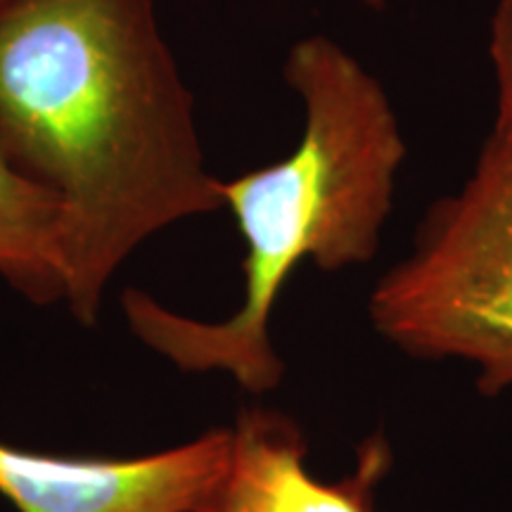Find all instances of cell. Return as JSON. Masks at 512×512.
<instances>
[{
    "instance_id": "5",
    "label": "cell",
    "mask_w": 512,
    "mask_h": 512,
    "mask_svg": "<svg viewBox=\"0 0 512 512\" xmlns=\"http://www.w3.org/2000/svg\"><path fill=\"white\" fill-rule=\"evenodd\" d=\"M392 467L387 439L373 437L354 472L318 482L306 467L299 425L268 408L242 411L233 427L228 475L209 512H375V491Z\"/></svg>"
},
{
    "instance_id": "6",
    "label": "cell",
    "mask_w": 512,
    "mask_h": 512,
    "mask_svg": "<svg viewBox=\"0 0 512 512\" xmlns=\"http://www.w3.org/2000/svg\"><path fill=\"white\" fill-rule=\"evenodd\" d=\"M0 278L31 304L62 302V204L24 176L0 145Z\"/></svg>"
},
{
    "instance_id": "9",
    "label": "cell",
    "mask_w": 512,
    "mask_h": 512,
    "mask_svg": "<svg viewBox=\"0 0 512 512\" xmlns=\"http://www.w3.org/2000/svg\"><path fill=\"white\" fill-rule=\"evenodd\" d=\"M0 3H3V0H0Z\"/></svg>"
},
{
    "instance_id": "2",
    "label": "cell",
    "mask_w": 512,
    "mask_h": 512,
    "mask_svg": "<svg viewBox=\"0 0 512 512\" xmlns=\"http://www.w3.org/2000/svg\"><path fill=\"white\" fill-rule=\"evenodd\" d=\"M283 76L304 105L297 147L280 162L221 181L223 207L247 247L240 309L202 323L140 290L121 297L147 347L192 373L223 370L252 394L283 380L268 325L292 271L304 259L323 271L373 261L408 152L382 83L330 36L294 43Z\"/></svg>"
},
{
    "instance_id": "1",
    "label": "cell",
    "mask_w": 512,
    "mask_h": 512,
    "mask_svg": "<svg viewBox=\"0 0 512 512\" xmlns=\"http://www.w3.org/2000/svg\"><path fill=\"white\" fill-rule=\"evenodd\" d=\"M0 145L62 204L64 302L83 325L136 247L223 209L155 0H3Z\"/></svg>"
},
{
    "instance_id": "3",
    "label": "cell",
    "mask_w": 512,
    "mask_h": 512,
    "mask_svg": "<svg viewBox=\"0 0 512 512\" xmlns=\"http://www.w3.org/2000/svg\"><path fill=\"white\" fill-rule=\"evenodd\" d=\"M368 313L403 354L472 363L486 396L512 387V164L494 147L484 143L463 188L432 204Z\"/></svg>"
},
{
    "instance_id": "4",
    "label": "cell",
    "mask_w": 512,
    "mask_h": 512,
    "mask_svg": "<svg viewBox=\"0 0 512 512\" xmlns=\"http://www.w3.org/2000/svg\"><path fill=\"white\" fill-rule=\"evenodd\" d=\"M233 430L143 458H62L0 444V494L19 512H209Z\"/></svg>"
},
{
    "instance_id": "8",
    "label": "cell",
    "mask_w": 512,
    "mask_h": 512,
    "mask_svg": "<svg viewBox=\"0 0 512 512\" xmlns=\"http://www.w3.org/2000/svg\"><path fill=\"white\" fill-rule=\"evenodd\" d=\"M361 3L370 5V8H384V5H389V3H396V0H361Z\"/></svg>"
},
{
    "instance_id": "7",
    "label": "cell",
    "mask_w": 512,
    "mask_h": 512,
    "mask_svg": "<svg viewBox=\"0 0 512 512\" xmlns=\"http://www.w3.org/2000/svg\"><path fill=\"white\" fill-rule=\"evenodd\" d=\"M489 55L498 86V114L486 145L512 164V0H496L491 17Z\"/></svg>"
}]
</instances>
